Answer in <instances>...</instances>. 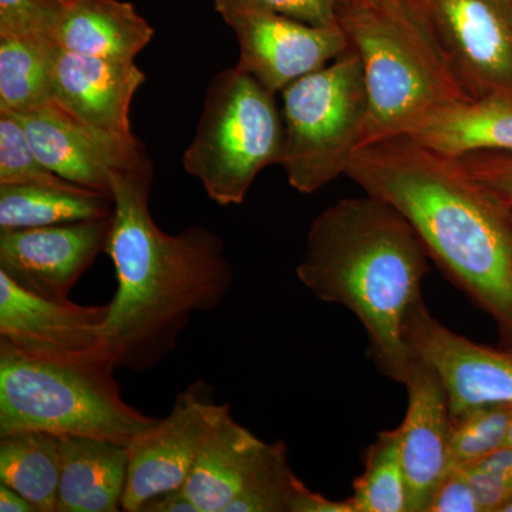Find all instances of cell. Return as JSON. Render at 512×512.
Segmentation results:
<instances>
[{
    "instance_id": "cell-1",
    "label": "cell",
    "mask_w": 512,
    "mask_h": 512,
    "mask_svg": "<svg viewBox=\"0 0 512 512\" xmlns=\"http://www.w3.org/2000/svg\"><path fill=\"white\" fill-rule=\"evenodd\" d=\"M151 161L111 178L113 222L106 252L117 289L101 345L117 369L143 373L177 348L195 313L222 305L234 282L224 241L191 225L167 234L151 217Z\"/></svg>"
},
{
    "instance_id": "cell-2",
    "label": "cell",
    "mask_w": 512,
    "mask_h": 512,
    "mask_svg": "<svg viewBox=\"0 0 512 512\" xmlns=\"http://www.w3.org/2000/svg\"><path fill=\"white\" fill-rule=\"evenodd\" d=\"M346 177L393 205L448 281L494 320L512 349V208L460 157L410 136L360 147Z\"/></svg>"
},
{
    "instance_id": "cell-3",
    "label": "cell",
    "mask_w": 512,
    "mask_h": 512,
    "mask_svg": "<svg viewBox=\"0 0 512 512\" xmlns=\"http://www.w3.org/2000/svg\"><path fill=\"white\" fill-rule=\"evenodd\" d=\"M429 259L410 222L389 202L365 194L330 205L312 221L296 274L320 301L356 316L379 372L404 384L413 356L403 325L423 298Z\"/></svg>"
},
{
    "instance_id": "cell-4",
    "label": "cell",
    "mask_w": 512,
    "mask_h": 512,
    "mask_svg": "<svg viewBox=\"0 0 512 512\" xmlns=\"http://www.w3.org/2000/svg\"><path fill=\"white\" fill-rule=\"evenodd\" d=\"M339 25L365 73L360 147L409 136L441 111L473 100L406 0L342 3Z\"/></svg>"
},
{
    "instance_id": "cell-5",
    "label": "cell",
    "mask_w": 512,
    "mask_h": 512,
    "mask_svg": "<svg viewBox=\"0 0 512 512\" xmlns=\"http://www.w3.org/2000/svg\"><path fill=\"white\" fill-rule=\"evenodd\" d=\"M103 345L79 356H45L0 339V436L42 431L128 446L158 419L121 396Z\"/></svg>"
},
{
    "instance_id": "cell-6",
    "label": "cell",
    "mask_w": 512,
    "mask_h": 512,
    "mask_svg": "<svg viewBox=\"0 0 512 512\" xmlns=\"http://www.w3.org/2000/svg\"><path fill=\"white\" fill-rule=\"evenodd\" d=\"M275 94L238 66L215 74L183 167L222 207L247 198L255 178L284 157L285 126Z\"/></svg>"
},
{
    "instance_id": "cell-7",
    "label": "cell",
    "mask_w": 512,
    "mask_h": 512,
    "mask_svg": "<svg viewBox=\"0 0 512 512\" xmlns=\"http://www.w3.org/2000/svg\"><path fill=\"white\" fill-rule=\"evenodd\" d=\"M281 94L285 126L281 165L292 188L313 194L346 174L362 143L367 92L360 57L349 47Z\"/></svg>"
},
{
    "instance_id": "cell-8",
    "label": "cell",
    "mask_w": 512,
    "mask_h": 512,
    "mask_svg": "<svg viewBox=\"0 0 512 512\" xmlns=\"http://www.w3.org/2000/svg\"><path fill=\"white\" fill-rule=\"evenodd\" d=\"M473 100L512 101V0H406Z\"/></svg>"
},
{
    "instance_id": "cell-9",
    "label": "cell",
    "mask_w": 512,
    "mask_h": 512,
    "mask_svg": "<svg viewBox=\"0 0 512 512\" xmlns=\"http://www.w3.org/2000/svg\"><path fill=\"white\" fill-rule=\"evenodd\" d=\"M212 5L237 36L239 69L274 93L322 69L350 47L339 23L315 26L242 0H212Z\"/></svg>"
},
{
    "instance_id": "cell-10",
    "label": "cell",
    "mask_w": 512,
    "mask_h": 512,
    "mask_svg": "<svg viewBox=\"0 0 512 512\" xmlns=\"http://www.w3.org/2000/svg\"><path fill=\"white\" fill-rule=\"evenodd\" d=\"M228 413L231 406L215 402L212 387L204 380L178 393L168 416L138 433L127 446L123 511L138 512L150 498L183 488L202 448Z\"/></svg>"
},
{
    "instance_id": "cell-11",
    "label": "cell",
    "mask_w": 512,
    "mask_h": 512,
    "mask_svg": "<svg viewBox=\"0 0 512 512\" xmlns=\"http://www.w3.org/2000/svg\"><path fill=\"white\" fill-rule=\"evenodd\" d=\"M410 355L439 375L451 419L487 406H512V349H493L458 335L419 299L403 325Z\"/></svg>"
},
{
    "instance_id": "cell-12",
    "label": "cell",
    "mask_w": 512,
    "mask_h": 512,
    "mask_svg": "<svg viewBox=\"0 0 512 512\" xmlns=\"http://www.w3.org/2000/svg\"><path fill=\"white\" fill-rule=\"evenodd\" d=\"M12 114L22 124L39 160L80 187L111 194L114 174L148 161L137 137L121 138L89 126L53 101L39 109Z\"/></svg>"
},
{
    "instance_id": "cell-13",
    "label": "cell",
    "mask_w": 512,
    "mask_h": 512,
    "mask_svg": "<svg viewBox=\"0 0 512 512\" xmlns=\"http://www.w3.org/2000/svg\"><path fill=\"white\" fill-rule=\"evenodd\" d=\"M113 217L50 227L0 231V272L26 291L52 301L69 293L101 252Z\"/></svg>"
},
{
    "instance_id": "cell-14",
    "label": "cell",
    "mask_w": 512,
    "mask_h": 512,
    "mask_svg": "<svg viewBox=\"0 0 512 512\" xmlns=\"http://www.w3.org/2000/svg\"><path fill=\"white\" fill-rule=\"evenodd\" d=\"M107 305L52 301L20 288L0 272V339L45 356H79L101 346Z\"/></svg>"
},
{
    "instance_id": "cell-15",
    "label": "cell",
    "mask_w": 512,
    "mask_h": 512,
    "mask_svg": "<svg viewBox=\"0 0 512 512\" xmlns=\"http://www.w3.org/2000/svg\"><path fill=\"white\" fill-rule=\"evenodd\" d=\"M404 386L407 412L399 429L410 512H427L448 473L450 404L439 375L417 357Z\"/></svg>"
},
{
    "instance_id": "cell-16",
    "label": "cell",
    "mask_w": 512,
    "mask_h": 512,
    "mask_svg": "<svg viewBox=\"0 0 512 512\" xmlns=\"http://www.w3.org/2000/svg\"><path fill=\"white\" fill-rule=\"evenodd\" d=\"M146 74L134 62L60 50L53 72L52 101L89 126L134 138L130 110Z\"/></svg>"
},
{
    "instance_id": "cell-17",
    "label": "cell",
    "mask_w": 512,
    "mask_h": 512,
    "mask_svg": "<svg viewBox=\"0 0 512 512\" xmlns=\"http://www.w3.org/2000/svg\"><path fill=\"white\" fill-rule=\"evenodd\" d=\"M153 36L150 23L123 0H70L53 33L64 52L123 62H134Z\"/></svg>"
},
{
    "instance_id": "cell-18",
    "label": "cell",
    "mask_w": 512,
    "mask_h": 512,
    "mask_svg": "<svg viewBox=\"0 0 512 512\" xmlns=\"http://www.w3.org/2000/svg\"><path fill=\"white\" fill-rule=\"evenodd\" d=\"M60 458L57 512L123 511L126 446L89 437H60Z\"/></svg>"
},
{
    "instance_id": "cell-19",
    "label": "cell",
    "mask_w": 512,
    "mask_h": 512,
    "mask_svg": "<svg viewBox=\"0 0 512 512\" xmlns=\"http://www.w3.org/2000/svg\"><path fill=\"white\" fill-rule=\"evenodd\" d=\"M268 444L228 413L202 448L184 493L200 512H225L261 464Z\"/></svg>"
},
{
    "instance_id": "cell-20",
    "label": "cell",
    "mask_w": 512,
    "mask_h": 512,
    "mask_svg": "<svg viewBox=\"0 0 512 512\" xmlns=\"http://www.w3.org/2000/svg\"><path fill=\"white\" fill-rule=\"evenodd\" d=\"M409 136L454 157L474 151L512 153V101H464L431 117Z\"/></svg>"
},
{
    "instance_id": "cell-21",
    "label": "cell",
    "mask_w": 512,
    "mask_h": 512,
    "mask_svg": "<svg viewBox=\"0 0 512 512\" xmlns=\"http://www.w3.org/2000/svg\"><path fill=\"white\" fill-rule=\"evenodd\" d=\"M106 192L80 185H0V231L113 217Z\"/></svg>"
},
{
    "instance_id": "cell-22",
    "label": "cell",
    "mask_w": 512,
    "mask_h": 512,
    "mask_svg": "<svg viewBox=\"0 0 512 512\" xmlns=\"http://www.w3.org/2000/svg\"><path fill=\"white\" fill-rule=\"evenodd\" d=\"M225 512H353L348 500L313 493L293 473L284 441L269 443L261 464Z\"/></svg>"
},
{
    "instance_id": "cell-23",
    "label": "cell",
    "mask_w": 512,
    "mask_h": 512,
    "mask_svg": "<svg viewBox=\"0 0 512 512\" xmlns=\"http://www.w3.org/2000/svg\"><path fill=\"white\" fill-rule=\"evenodd\" d=\"M60 50L50 36H0V111L25 113L52 101Z\"/></svg>"
},
{
    "instance_id": "cell-24",
    "label": "cell",
    "mask_w": 512,
    "mask_h": 512,
    "mask_svg": "<svg viewBox=\"0 0 512 512\" xmlns=\"http://www.w3.org/2000/svg\"><path fill=\"white\" fill-rule=\"evenodd\" d=\"M60 437L42 431L0 436V483L35 505L37 512H57Z\"/></svg>"
},
{
    "instance_id": "cell-25",
    "label": "cell",
    "mask_w": 512,
    "mask_h": 512,
    "mask_svg": "<svg viewBox=\"0 0 512 512\" xmlns=\"http://www.w3.org/2000/svg\"><path fill=\"white\" fill-rule=\"evenodd\" d=\"M348 500L353 512H410L399 427L382 431L367 447L365 470Z\"/></svg>"
},
{
    "instance_id": "cell-26",
    "label": "cell",
    "mask_w": 512,
    "mask_h": 512,
    "mask_svg": "<svg viewBox=\"0 0 512 512\" xmlns=\"http://www.w3.org/2000/svg\"><path fill=\"white\" fill-rule=\"evenodd\" d=\"M512 406H487L451 419L448 471L464 470L507 443Z\"/></svg>"
},
{
    "instance_id": "cell-27",
    "label": "cell",
    "mask_w": 512,
    "mask_h": 512,
    "mask_svg": "<svg viewBox=\"0 0 512 512\" xmlns=\"http://www.w3.org/2000/svg\"><path fill=\"white\" fill-rule=\"evenodd\" d=\"M72 184L39 160L20 121L8 111H0V185Z\"/></svg>"
},
{
    "instance_id": "cell-28",
    "label": "cell",
    "mask_w": 512,
    "mask_h": 512,
    "mask_svg": "<svg viewBox=\"0 0 512 512\" xmlns=\"http://www.w3.org/2000/svg\"><path fill=\"white\" fill-rule=\"evenodd\" d=\"M483 512H503L512 503V447L504 446L464 468Z\"/></svg>"
},
{
    "instance_id": "cell-29",
    "label": "cell",
    "mask_w": 512,
    "mask_h": 512,
    "mask_svg": "<svg viewBox=\"0 0 512 512\" xmlns=\"http://www.w3.org/2000/svg\"><path fill=\"white\" fill-rule=\"evenodd\" d=\"M60 0H0V36H50L62 12Z\"/></svg>"
},
{
    "instance_id": "cell-30",
    "label": "cell",
    "mask_w": 512,
    "mask_h": 512,
    "mask_svg": "<svg viewBox=\"0 0 512 512\" xmlns=\"http://www.w3.org/2000/svg\"><path fill=\"white\" fill-rule=\"evenodd\" d=\"M460 158L478 181L512 208V153L474 151Z\"/></svg>"
},
{
    "instance_id": "cell-31",
    "label": "cell",
    "mask_w": 512,
    "mask_h": 512,
    "mask_svg": "<svg viewBox=\"0 0 512 512\" xmlns=\"http://www.w3.org/2000/svg\"><path fill=\"white\" fill-rule=\"evenodd\" d=\"M282 13L289 18L302 20L315 26H329L339 23V9L343 0H242Z\"/></svg>"
},
{
    "instance_id": "cell-32",
    "label": "cell",
    "mask_w": 512,
    "mask_h": 512,
    "mask_svg": "<svg viewBox=\"0 0 512 512\" xmlns=\"http://www.w3.org/2000/svg\"><path fill=\"white\" fill-rule=\"evenodd\" d=\"M427 512H483L473 487L461 470H450L441 481Z\"/></svg>"
},
{
    "instance_id": "cell-33",
    "label": "cell",
    "mask_w": 512,
    "mask_h": 512,
    "mask_svg": "<svg viewBox=\"0 0 512 512\" xmlns=\"http://www.w3.org/2000/svg\"><path fill=\"white\" fill-rule=\"evenodd\" d=\"M138 512H200L191 498L180 490L168 491L150 498Z\"/></svg>"
},
{
    "instance_id": "cell-34",
    "label": "cell",
    "mask_w": 512,
    "mask_h": 512,
    "mask_svg": "<svg viewBox=\"0 0 512 512\" xmlns=\"http://www.w3.org/2000/svg\"><path fill=\"white\" fill-rule=\"evenodd\" d=\"M0 511L37 512L35 505L26 500L23 495L2 483H0Z\"/></svg>"
},
{
    "instance_id": "cell-35",
    "label": "cell",
    "mask_w": 512,
    "mask_h": 512,
    "mask_svg": "<svg viewBox=\"0 0 512 512\" xmlns=\"http://www.w3.org/2000/svg\"><path fill=\"white\" fill-rule=\"evenodd\" d=\"M505 446L512 447V420L510 424V431H508L507 443H505Z\"/></svg>"
},
{
    "instance_id": "cell-36",
    "label": "cell",
    "mask_w": 512,
    "mask_h": 512,
    "mask_svg": "<svg viewBox=\"0 0 512 512\" xmlns=\"http://www.w3.org/2000/svg\"><path fill=\"white\" fill-rule=\"evenodd\" d=\"M370 2V0H343V3Z\"/></svg>"
},
{
    "instance_id": "cell-37",
    "label": "cell",
    "mask_w": 512,
    "mask_h": 512,
    "mask_svg": "<svg viewBox=\"0 0 512 512\" xmlns=\"http://www.w3.org/2000/svg\"><path fill=\"white\" fill-rule=\"evenodd\" d=\"M503 512H512V503L508 504L507 507L504 508Z\"/></svg>"
},
{
    "instance_id": "cell-38",
    "label": "cell",
    "mask_w": 512,
    "mask_h": 512,
    "mask_svg": "<svg viewBox=\"0 0 512 512\" xmlns=\"http://www.w3.org/2000/svg\"><path fill=\"white\" fill-rule=\"evenodd\" d=\"M60 2H62L64 5V3L70 2V0H60Z\"/></svg>"
}]
</instances>
